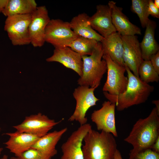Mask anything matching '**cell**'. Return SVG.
<instances>
[{
  "label": "cell",
  "instance_id": "1",
  "mask_svg": "<svg viewBox=\"0 0 159 159\" xmlns=\"http://www.w3.org/2000/svg\"><path fill=\"white\" fill-rule=\"evenodd\" d=\"M124 66L128 79L125 90L117 95H112L103 92L105 98L115 104L118 111L145 102L154 90L153 86L142 81L139 77L135 75L127 66Z\"/></svg>",
  "mask_w": 159,
  "mask_h": 159
},
{
  "label": "cell",
  "instance_id": "6",
  "mask_svg": "<svg viewBox=\"0 0 159 159\" xmlns=\"http://www.w3.org/2000/svg\"><path fill=\"white\" fill-rule=\"evenodd\" d=\"M31 19V14L7 17L4 29L13 45L22 46L30 44L29 28Z\"/></svg>",
  "mask_w": 159,
  "mask_h": 159
},
{
  "label": "cell",
  "instance_id": "29",
  "mask_svg": "<svg viewBox=\"0 0 159 159\" xmlns=\"http://www.w3.org/2000/svg\"><path fill=\"white\" fill-rule=\"evenodd\" d=\"M150 61L155 71L159 74V51L150 57Z\"/></svg>",
  "mask_w": 159,
  "mask_h": 159
},
{
  "label": "cell",
  "instance_id": "7",
  "mask_svg": "<svg viewBox=\"0 0 159 159\" xmlns=\"http://www.w3.org/2000/svg\"><path fill=\"white\" fill-rule=\"evenodd\" d=\"M102 58L107 65V77L102 90L112 95H117L126 90L128 82L124 66L120 65L113 61L107 54H103Z\"/></svg>",
  "mask_w": 159,
  "mask_h": 159
},
{
  "label": "cell",
  "instance_id": "21",
  "mask_svg": "<svg viewBox=\"0 0 159 159\" xmlns=\"http://www.w3.org/2000/svg\"><path fill=\"white\" fill-rule=\"evenodd\" d=\"M155 22L149 19L146 26L143 39L140 43L142 57L144 60H150V57L159 51V46L154 37Z\"/></svg>",
  "mask_w": 159,
  "mask_h": 159
},
{
  "label": "cell",
  "instance_id": "12",
  "mask_svg": "<svg viewBox=\"0 0 159 159\" xmlns=\"http://www.w3.org/2000/svg\"><path fill=\"white\" fill-rule=\"evenodd\" d=\"M92 128L90 124L87 123L74 131L62 145L61 159H84L82 142L85 135Z\"/></svg>",
  "mask_w": 159,
  "mask_h": 159
},
{
  "label": "cell",
  "instance_id": "26",
  "mask_svg": "<svg viewBox=\"0 0 159 159\" xmlns=\"http://www.w3.org/2000/svg\"><path fill=\"white\" fill-rule=\"evenodd\" d=\"M128 159H159V153L148 148L138 152L131 150Z\"/></svg>",
  "mask_w": 159,
  "mask_h": 159
},
{
  "label": "cell",
  "instance_id": "5",
  "mask_svg": "<svg viewBox=\"0 0 159 159\" xmlns=\"http://www.w3.org/2000/svg\"><path fill=\"white\" fill-rule=\"evenodd\" d=\"M78 36L72 30L69 22L51 19L46 27L45 40L55 48L69 47Z\"/></svg>",
  "mask_w": 159,
  "mask_h": 159
},
{
  "label": "cell",
  "instance_id": "15",
  "mask_svg": "<svg viewBox=\"0 0 159 159\" xmlns=\"http://www.w3.org/2000/svg\"><path fill=\"white\" fill-rule=\"evenodd\" d=\"M46 60L49 62H58L74 71L80 77L82 75V56L69 47L55 48L53 54Z\"/></svg>",
  "mask_w": 159,
  "mask_h": 159
},
{
  "label": "cell",
  "instance_id": "35",
  "mask_svg": "<svg viewBox=\"0 0 159 159\" xmlns=\"http://www.w3.org/2000/svg\"><path fill=\"white\" fill-rule=\"evenodd\" d=\"M155 5L159 9V0H155L153 2Z\"/></svg>",
  "mask_w": 159,
  "mask_h": 159
},
{
  "label": "cell",
  "instance_id": "8",
  "mask_svg": "<svg viewBox=\"0 0 159 159\" xmlns=\"http://www.w3.org/2000/svg\"><path fill=\"white\" fill-rule=\"evenodd\" d=\"M96 88L79 86L75 89L73 95L76 100V106L73 114L68 119L69 121H77L80 125L87 123L86 115L87 111L91 107L96 105L97 102L100 100L94 95V92Z\"/></svg>",
  "mask_w": 159,
  "mask_h": 159
},
{
  "label": "cell",
  "instance_id": "18",
  "mask_svg": "<svg viewBox=\"0 0 159 159\" xmlns=\"http://www.w3.org/2000/svg\"><path fill=\"white\" fill-rule=\"evenodd\" d=\"M104 54H107L114 62L124 66L123 61L124 49L121 35L115 32L104 37L101 42Z\"/></svg>",
  "mask_w": 159,
  "mask_h": 159
},
{
  "label": "cell",
  "instance_id": "16",
  "mask_svg": "<svg viewBox=\"0 0 159 159\" xmlns=\"http://www.w3.org/2000/svg\"><path fill=\"white\" fill-rule=\"evenodd\" d=\"M108 5L111 9L112 24L117 32L122 36L141 34L140 28L130 21L115 2L110 1Z\"/></svg>",
  "mask_w": 159,
  "mask_h": 159
},
{
  "label": "cell",
  "instance_id": "13",
  "mask_svg": "<svg viewBox=\"0 0 159 159\" xmlns=\"http://www.w3.org/2000/svg\"><path fill=\"white\" fill-rule=\"evenodd\" d=\"M122 39L124 65L127 66L135 75L139 77V68L144 60L138 37L136 35L122 36Z\"/></svg>",
  "mask_w": 159,
  "mask_h": 159
},
{
  "label": "cell",
  "instance_id": "31",
  "mask_svg": "<svg viewBox=\"0 0 159 159\" xmlns=\"http://www.w3.org/2000/svg\"><path fill=\"white\" fill-rule=\"evenodd\" d=\"M9 0H0V13H2L5 8Z\"/></svg>",
  "mask_w": 159,
  "mask_h": 159
},
{
  "label": "cell",
  "instance_id": "4",
  "mask_svg": "<svg viewBox=\"0 0 159 159\" xmlns=\"http://www.w3.org/2000/svg\"><path fill=\"white\" fill-rule=\"evenodd\" d=\"M101 43L99 42L92 54L82 56L83 61L82 74L77 81L80 86L97 87L103 75L107 71Z\"/></svg>",
  "mask_w": 159,
  "mask_h": 159
},
{
  "label": "cell",
  "instance_id": "20",
  "mask_svg": "<svg viewBox=\"0 0 159 159\" xmlns=\"http://www.w3.org/2000/svg\"><path fill=\"white\" fill-rule=\"evenodd\" d=\"M67 130V128L65 127L59 131L48 132L39 138L31 148L53 157L57 153L56 149L57 144Z\"/></svg>",
  "mask_w": 159,
  "mask_h": 159
},
{
  "label": "cell",
  "instance_id": "17",
  "mask_svg": "<svg viewBox=\"0 0 159 159\" xmlns=\"http://www.w3.org/2000/svg\"><path fill=\"white\" fill-rule=\"evenodd\" d=\"M9 136L8 140L4 143L6 148L15 157L31 148L40 137L30 133L17 131L6 133Z\"/></svg>",
  "mask_w": 159,
  "mask_h": 159
},
{
  "label": "cell",
  "instance_id": "9",
  "mask_svg": "<svg viewBox=\"0 0 159 159\" xmlns=\"http://www.w3.org/2000/svg\"><path fill=\"white\" fill-rule=\"evenodd\" d=\"M50 19L44 6H37L31 14L29 30L30 44L34 47H41L44 45L45 42V29Z\"/></svg>",
  "mask_w": 159,
  "mask_h": 159
},
{
  "label": "cell",
  "instance_id": "22",
  "mask_svg": "<svg viewBox=\"0 0 159 159\" xmlns=\"http://www.w3.org/2000/svg\"><path fill=\"white\" fill-rule=\"evenodd\" d=\"M37 6L34 0H9L2 13L7 17L16 15L31 14Z\"/></svg>",
  "mask_w": 159,
  "mask_h": 159
},
{
  "label": "cell",
  "instance_id": "33",
  "mask_svg": "<svg viewBox=\"0 0 159 159\" xmlns=\"http://www.w3.org/2000/svg\"><path fill=\"white\" fill-rule=\"evenodd\" d=\"M153 103L155 106V107L157 110V111L159 113V100H153L152 101Z\"/></svg>",
  "mask_w": 159,
  "mask_h": 159
},
{
  "label": "cell",
  "instance_id": "28",
  "mask_svg": "<svg viewBox=\"0 0 159 159\" xmlns=\"http://www.w3.org/2000/svg\"><path fill=\"white\" fill-rule=\"evenodd\" d=\"M148 12L149 15L158 18H159V9L154 5L152 0H149L148 4Z\"/></svg>",
  "mask_w": 159,
  "mask_h": 159
},
{
  "label": "cell",
  "instance_id": "24",
  "mask_svg": "<svg viewBox=\"0 0 159 159\" xmlns=\"http://www.w3.org/2000/svg\"><path fill=\"white\" fill-rule=\"evenodd\" d=\"M149 0H132V11L138 16L142 27L144 28L149 20L148 12Z\"/></svg>",
  "mask_w": 159,
  "mask_h": 159
},
{
  "label": "cell",
  "instance_id": "36",
  "mask_svg": "<svg viewBox=\"0 0 159 159\" xmlns=\"http://www.w3.org/2000/svg\"><path fill=\"white\" fill-rule=\"evenodd\" d=\"M1 128H0V131H1ZM3 150V148H0V155L1 154V153L2 151Z\"/></svg>",
  "mask_w": 159,
  "mask_h": 159
},
{
  "label": "cell",
  "instance_id": "32",
  "mask_svg": "<svg viewBox=\"0 0 159 159\" xmlns=\"http://www.w3.org/2000/svg\"><path fill=\"white\" fill-rule=\"evenodd\" d=\"M114 159H123L120 152L117 149L115 154Z\"/></svg>",
  "mask_w": 159,
  "mask_h": 159
},
{
  "label": "cell",
  "instance_id": "2",
  "mask_svg": "<svg viewBox=\"0 0 159 159\" xmlns=\"http://www.w3.org/2000/svg\"><path fill=\"white\" fill-rule=\"evenodd\" d=\"M159 137V113L155 107L147 117L136 121L124 140L132 146L131 151L138 152L151 149Z\"/></svg>",
  "mask_w": 159,
  "mask_h": 159
},
{
  "label": "cell",
  "instance_id": "10",
  "mask_svg": "<svg viewBox=\"0 0 159 159\" xmlns=\"http://www.w3.org/2000/svg\"><path fill=\"white\" fill-rule=\"evenodd\" d=\"M61 121L56 122L41 113L26 117L20 124L14 126L16 131L25 132L42 137L51 130Z\"/></svg>",
  "mask_w": 159,
  "mask_h": 159
},
{
  "label": "cell",
  "instance_id": "3",
  "mask_svg": "<svg viewBox=\"0 0 159 159\" xmlns=\"http://www.w3.org/2000/svg\"><path fill=\"white\" fill-rule=\"evenodd\" d=\"M82 146L84 159H114L117 150L115 137L103 131L91 129L85 135Z\"/></svg>",
  "mask_w": 159,
  "mask_h": 159
},
{
  "label": "cell",
  "instance_id": "34",
  "mask_svg": "<svg viewBox=\"0 0 159 159\" xmlns=\"http://www.w3.org/2000/svg\"><path fill=\"white\" fill-rule=\"evenodd\" d=\"M0 159H9L8 158V156L6 155H4L2 157V158H0ZM10 159H17L16 157H13L11 158Z\"/></svg>",
  "mask_w": 159,
  "mask_h": 159
},
{
  "label": "cell",
  "instance_id": "14",
  "mask_svg": "<svg viewBox=\"0 0 159 159\" xmlns=\"http://www.w3.org/2000/svg\"><path fill=\"white\" fill-rule=\"evenodd\" d=\"M92 27L104 37L117 32L112 24L111 11L108 5H98L96 12L89 18Z\"/></svg>",
  "mask_w": 159,
  "mask_h": 159
},
{
  "label": "cell",
  "instance_id": "11",
  "mask_svg": "<svg viewBox=\"0 0 159 159\" xmlns=\"http://www.w3.org/2000/svg\"><path fill=\"white\" fill-rule=\"evenodd\" d=\"M115 104L110 101H105L102 107L95 110L91 115V119L96 125L98 130L112 134L117 137L115 119Z\"/></svg>",
  "mask_w": 159,
  "mask_h": 159
},
{
  "label": "cell",
  "instance_id": "25",
  "mask_svg": "<svg viewBox=\"0 0 159 159\" xmlns=\"http://www.w3.org/2000/svg\"><path fill=\"white\" fill-rule=\"evenodd\" d=\"M138 72L140 79L147 83L158 82L159 80V74L155 71L150 60H143L139 67Z\"/></svg>",
  "mask_w": 159,
  "mask_h": 159
},
{
  "label": "cell",
  "instance_id": "19",
  "mask_svg": "<svg viewBox=\"0 0 159 159\" xmlns=\"http://www.w3.org/2000/svg\"><path fill=\"white\" fill-rule=\"evenodd\" d=\"M89 17L85 13L75 16L69 22L71 27L78 36L94 39L101 42L104 37L92 27L89 21Z\"/></svg>",
  "mask_w": 159,
  "mask_h": 159
},
{
  "label": "cell",
  "instance_id": "30",
  "mask_svg": "<svg viewBox=\"0 0 159 159\" xmlns=\"http://www.w3.org/2000/svg\"><path fill=\"white\" fill-rule=\"evenodd\" d=\"M151 149L153 151L159 153V137L154 143Z\"/></svg>",
  "mask_w": 159,
  "mask_h": 159
},
{
  "label": "cell",
  "instance_id": "27",
  "mask_svg": "<svg viewBox=\"0 0 159 159\" xmlns=\"http://www.w3.org/2000/svg\"><path fill=\"white\" fill-rule=\"evenodd\" d=\"M16 157L17 159H52V157L32 148Z\"/></svg>",
  "mask_w": 159,
  "mask_h": 159
},
{
  "label": "cell",
  "instance_id": "23",
  "mask_svg": "<svg viewBox=\"0 0 159 159\" xmlns=\"http://www.w3.org/2000/svg\"><path fill=\"white\" fill-rule=\"evenodd\" d=\"M99 42L96 40L78 36L69 47L81 56L91 55Z\"/></svg>",
  "mask_w": 159,
  "mask_h": 159
}]
</instances>
